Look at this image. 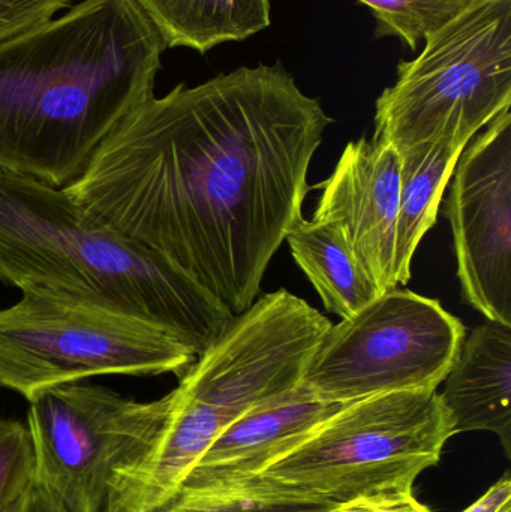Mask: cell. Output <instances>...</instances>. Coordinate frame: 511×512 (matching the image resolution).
<instances>
[{"label": "cell", "instance_id": "obj_15", "mask_svg": "<svg viewBox=\"0 0 511 512\" xmlns=\"http://www.w3.org/2000/svg\"><path fill=\"white\" fill-rule=\"evenodd\" d=\"M465 147L449 143L422 144L399 153L398 228L393 276L396 286L411 279V262L425 234L437 224L444 191Z\"/></svg>", "mask_w": 511, "mask_h": 512}, {"label": "cell", "instance_id": "obj_6", "mask_svg": "<svg viewBox=\"0 0 511 512\" xmlns=\"http://www.w3.org/2000/svg\"><path fill=\"white\" fill-rule=\"evenodd\" d=\"M511 107V0H474L398 65L375 105V140L404 152L422 144L467 147Z\"/></svg>", "mask_w": 511, "mask_h": 512}, {"label": "cell", "instance_id": "obj_5", "mask_svg": "<svg viewBox=\"0 0 511 512\" xmlns=\"http://www.w3.org/2000/svg\"><path fill=\"white\" fill-rule=\"evenodd\" d=\"M455 436L437 391H395L347 403L311 435L221 495L339 505L413 492Z\"/></svg>", "mask_w": 511, "mask_h": 512}, {"label": "cell", "instance_id": "obj_8", "mask_svg": "<svg viewBox=\"0 0 511 512\" xmlns=\"http://www.w3.org/2000/svg\"><path fill=\"white\" fill-rule=\"evenodd\" d=\"M467 328L440 301L393 288L351 318L330 325L300 384L326 403L395 391H437Z\"/></svg>", "mask_w": 511, "mask_h": 512}, {"label": "cell", "instance_id": "obj_3", "mask_svg": "<svg viewBox=\"0 0 511 512\" xmlns=\"http://www.w3.org/2000/svg\"><path fill=\"white\" fill-rule=\"evenodd\" d=\"M0 280L153 322L200 355L233 315L158 252L65 189L0 168Z\"/></svg>", "mask_w": 511, "mask_h": 512}, {"label": "cell", "instance_id": "obj_21", "mask_svg": "<svg viewBox=\"0 0 511 512\" xmlns=\"http://www.w3.org/2000/svg\"><path fill=\"white\" fill-rule=\"evenodd\" d=\"M326 512H431L417 501L413 492H392L365 496L335 505Z\"/></svg>", "mask_w": 511, "mask_h": 512}, {"label": "cell", "instance_id": "obj_4", "mask_svg": "<svg viewBox=\"0 0 511 512\" xmlns=\"http://www.w3.org/2000/svg\"><path fill=\"white\" fill-rule=\"evenodd\" d=\"M332 322L282 288L233 316L174 388L161 436L111 484L104 512H158L234 421L296 388Z\"/></svg>", "mask_w": 511, "mask_h": 512}, {"label": "cell", "instance_id": "obj_12", "mask_svg": "<svg viewBox=\"0 0 511 512\" xmlns=\"http://www.w3.org/2000/svg\"><path fill=\"white\" fill-rule=\"evenodd\" d=\"M344 405L321 402L302 384L263 403L210 444L186 475L179 493L228 492L293 450Z\"/></svg>", "mask_w": 511, "mask_h": 512}, {"label": "cell", "instance_id": "obj_1", "mask_svg": "<svg viewBox=\"0 0 511 512\" xmlns=\"http://www.w3.org/2000/svg\"><path fill=\"white\" fill-rule=\"evenodd\" d=\"M332 123L279 63L243 66L153 96L65 191L240 315L303 219Z\"/></svg>", "mask_w": 511, "mask_h": 512}, {"label": "cell", "instance_id": "obj_14", "mask_svg": "<svg viewBox=\"0 0 511 512\" xmlns=\"http://www.w3.org/2000/svg\"><path fill=\"white\" fill-rule=\"evenodd\" d=\"M165 47L204 54L224 42L245 41L272 23L270 0H134Z\"/></svg>", "mask_w": 511, "mask_h": 512}, {"label": "cell", "instance_id": "obj_22", "mask_svg": "<svg viewBox=\"0 0 511 512\" xmlns=\"http://www.w3.org/2000/svg\"><path fill=\"white\" fill-rule=\"evenodd\" d=\"M464 512H511V480L504 475L479 501Z\"/></svg>", "mask_w": 511, "mask_h": 512}, {"label": "cell", "instance_id": "obj_2", "mask_svg": "<svg viewBox=\"0 0 511 512\" xmlns=\"http://www.w3.org/2000/svg\"><path fill=\"white\" fill-rule=\"evenodd\" d=\"M165 48L134 0H83L0 42V168L71 185L155 96Z\"/></svg>", "mask_w": 511, "mask_h": 512}, {"label": "cell", "instance_id": "obj_7", "mask_svg": "<svg viewBox=\"0 0 511 512\" xmlns=\"http://www.w3.org/2000/svg\"><path fill=\"white\" fill-rule=\"evenodd\" d=\"M197 355L173 333L135 316L44 291L0 309V385L29 402L93 376L182 378Z\"/></svg>", "mask_w": 511, "mask_h": 512}, {"label": "cell", "instance_id": "obj_18", "mask_svg": "<svg viewBox=\"0 0 511 512\" xmlns=\"http://www.w3.org/2000/svg\"><path fill=\"white\" fill-rule=\"evenodd\" d=\"M35 481V453L29 429L0 417V512H9Z\"/></svg>", "mask_w": 511, "mask_h": 512}, {"label": "cell", "instance_id": "obj_24", "mask_svg": "<svg viewBox=\"0 0 511 512\" xmlns=\"http://www.w3.org/2000/svg\"><path fill=\"white\" fill-rule=\"evenodd\" d=\"M21 501H23V499H21ZM21 501L18 502V504H15L14 508H12V510L9 512H21Z\"/></svg>", "mask_w": 511, "mask_h": 512}, {"label": "cell", "instance_id": "obj_11", "mask_svg": "<svg viewBox=\"0 0 511 512\" xmlns=\"http://www.w3.org/2000/svg\"><path fill=\"white\" fill-rule=\"evenodd\" d=\"M321 189L312 221L335 228L357 261L386 292L393 276L398 228L401 159L384 141L360 138L347 144Z\"/></svg>", "mask_w": 511, "mask_h": 512}, {"label": "cell", "instance_id": "obj_23", "mask_svg": "<svg viewBox=\"0 0 511 512\" xmlns=\"http://www.w3.org/2000/svg\"><path fill=\"white\" fill-rule=\"evenodd\" d=\"M21 512H69L57 496L33 481L21 501Z\"/></svg>", "mask_w": 511, "mask_h": 512}, {"label": "cell", "instance_id": "obj_16", "mask_svg": "<svg viewBox=\"0 0 511 512\" xmlns=\"http://www.w3.org/2000/svg\"><path fill=\"white\" fill-rule=\"evenodd\" d=\"M285 240L327 312L341 319L351 318L383 294L330 225L302 219Z\"/></svg>", "mask_w": 511, "mask_h": 512}, {"label": "cell", "instance_id": "obj_10", "mask_svg": "<svg viewBox=\"0 0 511 512\" xmlns=\"http://www.w3.org/2000/svg\"><path fill=\"white\" fill-rule=\"evenodd\" d=\"M443 215L452 225L465 301L511 327V113L465 147Z\"/></svg>", "mask_w": 511, "mask_h": 512}, {"label": "cell", "instance_id": "obj_9", "mask_svg": "<svg viewBox=\"0 0 511 512\" xmlns=\"http://www.w3.org/2000/svg\"><path fill=\"white\" fill-rule=\"evenodd\" d=\"M173 406L174 391L152 402L87 382L42 391L27 414L35 483L69 512H104L114 478L155 445Z\"/></svg>", "mask_w": 511, "mask_h": 512}, {"label": "cell", "instance_id": "obj_20", "mask_svg": "<svg viewBox=\"0 0 511 512\" xmlns=\"http://www.w3.org/2000/svg\"><path fill=\"white\" fill-rule=\"evenodd\" d=\"M74 0H0V42L53 20Z\"/></svg>", "mask_w": 511, "mask_h": 512}, {"label": "cell", "instance_id": "obj_17", "mask_svg": "<svg viewBox=\"0 0 511 512\" xmlns=\"http://www.w3.org/2000/svg\"><path fill=\"white\" fill-rule=\"evenodd\" d=\"M378 21V36H396L416 50L474 0H359Z\"/></svg>", "mask_w": 511, "mask_h": 512}, {"label": "cell", "instance_id": "obj_19", "mask_svg": "<svg viewBox=\"0 0 511 512\" xmlns=\"http://www.w3.org/2000/svg\"><path fill=\"white\" fill-rule=\"evenodd\" d=\"M335 505L290 499L252 498L245 495H197L177 493L158 512H326Z\"/></svg>", "mask_w": 511, "mask_h": 512}, {"label": "cell", "instance_id": "obj_13", "mask_svg": "<svg viewBox=\"0 0 511 512\" xmlns=\"http://www.w3.org/2000/svg\"><path fill=\"white\" fill-rule=\"evenodd\" d=\"M443 384L455 435L494 433L511 457V327L486 319L474 328Z\"/></svg>", "mask_w": 511, "mask_h": 512}]
</instances>
